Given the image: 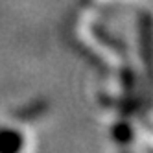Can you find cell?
Wrapping results in <instances>:
<instances>
[{"label": "cell", "instance_id": "obj_1", "mask_svg": "<svg viewBox=\"0 0 153 153\" xmlns=\"http://www.w3.org/2000/svg\"><path fill=\"white\" fill-rule=\"evenodd\" d=\"M24 144L22 135L15 129H2L0 131V151L2 153H13L20 149Z\"/></svg>", "mask_w": 153, "mask_h": 153}, {"label": "cell", "instance_id": "obj_2", "mask_svg": "<svg viewBox=\"0 0 153 153\" xmlns=\"http://www.w3.org/2000/svg\"><path fill=\"white\" fill-rule=\"evenodd\" d=\"M114 138L120 142V144H127V142H131L133 140V133H131V127H129V124H126V122H120V126L118 127H114Z\"/></svg>", "mask_w": 153, "mask_h": 153}]
</instances>
